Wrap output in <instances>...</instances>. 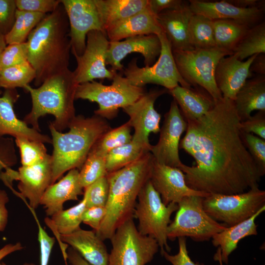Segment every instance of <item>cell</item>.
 Returning a JSON list of instances; mask_svg holds the SVG:
<instances>
[{
  "label": "cell",
  "instance_id": "cell-1",
  "mask_svg": "<svg viewBox=\"0 0 265 265\" xmlns=\"http://www.w3.org/2000/svg\"><path fill=\"white\" fill-rule=\"evenodd\" d=\"M234 101L222 97L200 118L187 121L179 148L195 160L183 163L186 184L210 194L231 195L259 187L262 177L246 149Z\"/></svg>",
  "mask_w": 265,
  "mask_h": 265
},
{
  "label": "cell",
  "instance_id": "cell-2",
  "mask_svg": "<svg viewBox=\"0 0 265 265\" xmlns=\"http://www.w3.org/2000/svg\"><path fill=\"white\" fill-rule=\"evenodd\" d=\"M69 33L67 16L60 2L29 34L26 41L27 61L36 72L35 86L69 69L71 51Z\"/></svg>",
  "mask_w": 265,
  "mask_h": 265
},
{
  "label": "cell",
  "instance_id": "cell-3",
  "mask_svg": "<svg viewBox=\"0 0 265 265\" xmlns=\"http://www.w3.org/2000/svg\"><path fill=\"white\" fill-rule=\"evenodd\" d=\"M154 158L147 152L135 161L107 173L109 193L106 214L96 235L103 241L111 238L117 228L133 218L136 199L150 179Z\"/></svg>",
  "mask_w": 265,
  "mask_h": 265
},
{
  "label": "cell",
  "instance_id": "cell-4",
  "mask_svg": "<svg viewBox=\"0 0 265 265\" xmlns=\"http://www.w3.org/2000/svg\"><path fill=\"white\" fill-rule=\"evenodd\" d=\"M66 133L57 131L52 123L49 129L53 146L51 184L73 169H80L94 144L111 129L108 123L98 115L76 116Z\"/></svg>",
  "mask_w": 265,
  "mask_h": 265
},
{
  "label": "cell",
  "instance_id": "cell-5",
  "mask_svg": "<svg viewBox=\"0 0 265 265\" xmlns=\"http://www.w3.org/2000/svg\"><path fill=\"white\" fill-rule=\"evenodd\" d=\"M78 83L73 71L68 69L46 80L38 87L29 84L24 89L30 95L31 109L24 119L28 125L40 132L38 120L46 114H52L55 120L52 123L61 132L76 116L75 94Z\"/></svg>",
  "mask_w": 265,
  "mask_h": 265
},
{
  "label": "cell",
  "instance_id": "cell-6",
  "mask_svg": "<svg viewBox=\"0 0 265 265\" xmlns=\"http://www.w3.org/2000/svg\"><path fill=\"white\" fill-rule=\"evenodd\" d=\"M110 85H104L95 80L78 84L75 100H87L96 102L99 108L95 115L112 119L122 109L136 102L145 93L143 87L131 84L121 73H116Z\"/></svg>",
  "mask_w": 265,
  "mask_h": 265
},
{
  "label": "cell",
  "instance_id": "cell-7",
  "mask_svg": "<svg viewBox=\"0 0 265 265\" xmlns=\"http://www.w3.org/2000/svg\"><path fill=\"white\" fill-rule=\"evenodd\" d=\"M172 53L180 74L188 83L202 88L215 102L222 98L215 83V71L219 60L232 53L214 47L172 51Z\"/></svg>",
  "mask_w": 265,
  "mask_h": 265
},
{
  "label": "cell",
  "instance_id": "cell-8",
  "mask_svg": "<svg viewBox=\"0 0 265 265\" xmlns=\"http://www.w3.org/2000/svg\"><path fill=\"white\" fill-rule=\"evenodd\" d=\"M137 199L134 215L138 220V232L155 239L160 248V253L164 250L170 252L167 231L171 215L178 209V204L164 205L150 179L141 189Z\"/></svg>",
  "mask_w": 265,
  "mask_h": 265
},
{
  "label": "cell",
  "instance_id": "cell-9",
  "mask_svg": "<svg viewBox=\"0 0 265 265\" xmlns=\"http://www.w3.org/2000/svg\"><path fill=\"white\" fill-rule=\"evenodd\" d=\"M203 199L200 196H187L178 204L174 219L168 226V239L187 237L195 241H207L227 228L206 213Z\"/></svg>",
  "mask_w": 265,
  "mask_h": 265
},
{
  "label": "cell",
  "instance_id": "cell-10",
  "mask_svg": "<svg viewBox=\"0 0 265 265\" xmlns=\"http://www.w3.org/2000/svg\"><path fill=\"white\" fill-rule=\"evenodd\" d=\"M110 240L108 265H145L153 260L159 247L155 239L138 232L133 218L121 224Z\"/></svg>",
  "mask_w": 265,
  "mask_h": 265
},
{
  "label": "cell",
  "instance_id": "cell-11",
  "mask_svg": "<svg viewBox=\"0 0 265 265\" xmlns=\"http://www.w3.org/2000/svg\"><path fill=\"white\" fill-rule=\"evenodd\" d=\"M203 206L212 219L230 227L248 219L265 206V191L255 187L238 194H210L203 198Z\"/></svg>",
  "mask_w": 265,
  "mask_h": 265
},
{
  "label": "cell",
  "instance_id": "cell-12",
  "mask_svg": "<svg viewBox=\"0 0 265 265\" xmlns=\"http://www.w3.org/2000/svg\"><path fill=\"white\" fill-rule=\"evenodd\" d=\"M158 36L161 43V51L158 60L151 66L139 67L137 58L132 59L123 71L125 77L131 84L140 87L149 83L160 85L168 90L179 85L191 87L180 74L171 45L164 32Z\"/></svg>",
  "mask_w": 265,
  "mask_h": 265
},
{
  "label": "cell",
  "instance_id": "cell-13",
  "mask_svg": "<svg viewBox=\"0 0 265 265\" xmlns=\"http://www.w3.org/2000/svg\"><path fill=\"white\" fill-rule=\"evenodd\" d=\"M109 43L105 31L95 30L87 33L83 53L73 54L77 64L73 73L78 84L95 79H113L117 72L108 69L106 63Z\"/></svg>",
  "mask_w": 265,
  "mask_h": 265
},
{
  "label": "cell",
  "instance_id": "cell-14",
  "mask_svg": "<svg viewBox=\"0 0 265 265\" xmlns=\"http://www.w3.org/2000/svg\"><path fill=\"white\" fill-rule=\"evenodd\" d=\"M0 173V177L6 184L12 180L19 181L17 194L23 199H27L28 208L33 210L40 205L42 197L51 184L52 159L50 155L42 161L29 166H21L18 171L10 167Z\"/></svg>",
  "mask_w": 265,
  "mask_h": 265
},
{
  "label": "cell",
  "instance_id": "cell-15",
  "mask_svg": "<svg viewBox=\"0 0 265 265\" xmlns=\"http://www.w3.org/2000/svg\"><path fill=\"white\" fill-rule=\"evenodd\" d=\"M60 2L69 22L71 52L73 54L80 55L85 49L89 32L95 30L105 31L94 0H61Z\"/></svg>",
  "mask_w": 265,
  "mask_h": 265
},
{
  "label": "cell",
  "instance_id": "cell-16",
  "mask_svg": "<svg viewBox=\"0 0 265 265\" xmlns=\"http://www.w3.org/2000/svg\"><path fill=\"white\" fill-rule=\"evenodd\" d=\"M187 125L179 106L173 100L164 115L159 141L155 145H152L150 150L157 162L177 168L182 165L183 163L179 157V149L181 136L186 131Z\"/></svg>",
  "mask_w": 265,
  "mask_h": 265
},
{
  "label": "cell",
  "instance_id": "cell-17",
  "mask_svg": "<svg viewBox=\"0 0 265 265\" xmlns=\"http://www.w3.org/2000/svg\"><path fill=\"white\" fill-rule=\"evenodd\" d=\"M166 92L165 89L151 90L145 92L132 104L123 108L130 117L128 122L134 130L132 140L142 145L150 152L152 145L149 141V134L160 131L161 116L155 108V102Z\"/></svg>",
  "mask_w": 265,
  "mask_h": 265
},
{
  "label": "cell",
  "instance_id": "cell-18",
  "mask_svg": "<svg viewBox=\"0 0 265 265\" xmlns=\"http://www.w3.org/2000/svg\"><path fill=\"white\" fill-rule=\"evenodd\" d=\"M150 181L165 205L170 203L178 204L187 196L205 198L210 195L188 187L186 182L185 174L180 168L159 163L155 159Z\"/></svg>",
  "mask_w": 265,
  "mask_h": 265
},
{
  "label": "cell",
  "instance_id": "cell-19",
  "mask_svg": "<svg viewBox=\"0 0 265 265\" xmlns=\"http://www.w3.org/2000/svg\"><path fill=\"white\" fill-rule=\"evenodd\" d=\"M161 51V43L156 34L142 35L127 38L123 41H109L106 65L114 72L123 71L122 60L132 53H141L145 66L153 65Z\"/></svg>",
  "mask_w": 265,
  "mask_h": 265
},
{
  "label": "cell",
  "instance_id": "cell-20",
  "mask_svg": "<svg viewBox=\"0 0 265 265\" xmlns=\"http://www.w3.org/2000/svg\"><path fill=\"white\" fill-rule=\"evenodd\" d=\"M188 3L193 14L202 15L212 20H232L250 27L259 24L263 16V7L242 8L231 4L227 0H190Z\"/></svg>",
  "mask_w": 265,
  "mask_h": 265
},
{
  "label": "cell",
  "instance_id": "cell-21",
  "mask_svg": "<svg viewBox=\"0 0 265 265\" xmlns=\"http://www.w3.org/2000/svg\"><path fill=\"white\" fill-rule=\"evenodd\" d=\"M257 55L243 61L232 54L219 60L215 69L214 78L223 97L234 100L238 92L251 76L250 66Z\"/></svg>",
  "mask_w": 265,
  "mask_h": 265
},
{
  "label": "cell",
  "instance_id": "cell-22",
  "mask_svg": "<svg viewBox=\"0 0 265 265\" xmlns=\"http://www.w3.org/2000/svg\"><path fill=\"white\" fill-rule=\"evenodd\" d=\"M193 15L189 4L184 2L178 8L164 10L157 16L172 51L193 49L188 36L189 23Z\"/></svg>",
  "mask_w": 265,
  "mask_h": 265
},
{
  "label": "cell",
  "instance_id": "cell-23",
  "mask_svg": "<svg viewBox=\"0 0 265 265\" xmlns=\"http://www.w3.org/2000/svg\"><path fill=\"white\" fill-rule=\"evenodd\" d=\"M19 96L15 89H6L0 97V137L9 135L15 138L25 137L52 144V138L48 135L29 128L24 121L17 117L13 106Z\"/></svg>",
  "mask_w": 265,
  "mask_h": 265
},
{
  "label": "cell",
  "instance_id": "cell-24",
  "mask_svg": "<svg viewBox=\"0 0 265 265\" xmlns=\"http://www.w3.org/2000/svg\"><path fill=\"white\" fill-rule=\"evenodd\" d=\"M78 169H73L56 183L50 185L45 190L40 205L45 208L47 216L63 210V204L70 200H78V196L83 194Z\"/></svg>",
  "mask_w": 265,
  "mask_h": 265
},
{
  "label": "cell",
  "instance_id": "cell-25",
  "mask_svg": "<svg viewBox=\"0 0 265 265\" xmlns=\"http://www.w3.org/2000/svg\"><path fill=\"white\" fill-rule=\"evenodd\" d=\"M163 30L149 5L141 11L115 24L106 31L109 41H119L129 37L149 34L159 35Z\"/></svg>",
  "mask_w": 265,
  "mask_h": 265
},
{
  "label": "cell",
  "instance_id": "cell-26",
  "mask_svg": "<svg viewBox=\"0 0 265 265\" xmlns=\"http://www.w3.org/2000/svg\"><path fill=\"white\" fill-rule=\"evenodd\" d=\"M60 242L76 250L91 265H108L109 254L103 240L94 231L80 229L67 235H59Z\"/></svg>",
  "mask_w": 265,
  "mask_h": 265
},
{
  "label": "cell",
  "instance_id": "cell-27",
  "mask_svg": "<svg viewBox=\"0 0 265 265\" xmlns=\"http://www.w3.org/2000/svg\"><path fill=\"white\" fill-rule=\"evenodd\" d=\"M180 106L181 112L187 121L197 119L210 111L215 101L207 92L192 87L186 88L180 85L168 90Z\"/></svg>",
  "mask_w": 265,
  "mask_h": 265
},
{
  "label": "cell",
  "instance_id": "cell-28",
  "mask_svg": "<svg viewBox=\"0 0 265 265\" xmlns=\"http://www.w3.org/2000/svg\"><path fill=\"white\" fill-rule=\"evenodd\" d=\"M265 210V206L248 219L232 226L227 227L224 230L212 237L213 245L218 247L220 250L223 263L228 264L229 255L237 248L238 242L241 239L258 234L255 220Z\"/></svg>",
  "mask_w": 265,
  "mask_h": 265
},
{
  "label": "cell",
  "instance_id": "cell-29",
  "mask_svg": "<svg viewBox=\"0 0 265 265\" xmlns=\"http://www.w3.org/2000/svg\"><path fill=\"white\" fill-rule=\"evenodd\" d=\"M237 113L243 121L254 110L265 111V78L260 76L247 80L234 100Z\"/></svg>",
  "mask_w": 265,
  "mask_h": 265
},
{
  "label": "cell",
  "instance_id": "cell-30",
  "mask_svg": "<svg viewBox=\"0 0 265 265\" xmlns=\"http://www.w3.org/2000/svg\"><path fill=\"white\" fill-rule=\"evenodd\" d=\"M103 29L145 9L148 0H94Z\"/></svg>",
  "mask_w": 265,
  "mask_h": 265
},
{
  "label": "cell",
  "instance_id": "cell-31",
  "mask_svg": "<svg viewBox=\"0 0 265 265\" xmlns=\"http://www.w3.org/2000/svg\"><path fill=\"white\" fill-rule=\"evenodd\" d=\"M216 47L233 51L246 34L250 26L230 20H212Z\"/></svg>",
  "mask_w": 265,
  "mask_h": 265
},
{
  "label": "cell",
  "instance_id": "cell-32",
  "mask_svg": "<svg viewBox=\"0 0 265 265\" xmlns=\"http://www.w3.org/2000/svg\"><path fill=\"white\" fill-rule=\"evenodd\" d=\"M85 209L86 203L83 198L78 204L54 213L51 219L46 220V222L59 235H69L80 229L81 216Z\"/></svg>",
  "mask_w": 265,
  "mask_h": 265
},
{
  "label": "cell",
  "instance_id": "cell-33",
  "mask_svg": "<svg viewBox=\"0 0 265 265\" xmlns=\"http://www.w3.org/2000/svg\"><path fill=\"white\" fill-rule=\"evenodd\" d=\"M150 152L142 145L132 140L110 151L106 157L107 173L119 170L140 159Z\"/></svg>",
  "mask_w": 265,
  "mask_h": 265
},
{
  "label": "cell",
  "instance_id": "cell-34",
  "mask_svg": "<svg viewBox=\"0 0 265 265\" xmlns=\"http://www.w3.org/2000/svg\"><path fill=\"white\" fill-rule=\"evenodd\" d=\"M188 36L193 49H210L216 47L213 21L199 14L190 18L188 25Z\"/></svg>",
  "mask_w": 265,
  "mask_h": 265
},
{
  "label": "cell",
  "instance_id": "cell-35",
  "mask_svg": "<svg viewBox=\"0 0 265 265\" xmlns=\"http://www.w3.org/2000/svg\"><path fill=\"white\" fill-rule=\"evenodd\" d=\"M46 15L17 9L14 24L4 36L6 46L26 42L31 31Z\"/></svg>",
  "mask_w": 265,
  "mask_h": 265
},
{
  "label": "cell",
  "instance_id": "cell-36",
  "mask_svg": "<svg viewBox=\"0 0 265 265\" xmlns=\"http://www.w3.org/2000/svg\"><path fill=\"white\" fill-rule=\"evenodd\" d=\"M265 53V23L264 22L251 27L233 51L240 60L255 54Z\"/></svg>",
  "mask_w": 265,
  "mask_h": 265
},
{
  "label": "cell",
  "instance_id": "cell-37",
  "mask_svg": "<svg viewBox=\"0 0 265 265\" xmlns=\"http://www.w3.org/2000/svg\"><path fill=\"white\" fill-rule=\"evenodd\" d=\"M36 72L28 62L12 66L0 72V87L5 89H15L25 87L34 80Z\"/></svg>",
  "mask_w": 265,
  "mask_h": 265
},
{
  "label": "cell",
  "instance_id": "cell-38",
  "mask_svg": "<svg viewBox=\"0 0 265 265\" xmlns=\"http://www.w3.org/2000/svg\"><path fill=\"white\" fill-rule=\"evenodd\" d=\"M106 157L91 149L79 171L80 182L83 188L107 175Z\"/></svg>",
  "mask_w": 265,
  "mask_h": 265
},
{
  "label": "cell",
  "instance_id": "cell-39",
  "mask_svg": "<svg viewBox=\"0 0 265 265\" xmlns=\"http://www.w3.org/2000/svg\"><path fill=\"white\" fill-rule=\"evenodd\" d=\"M131 128L127 122L117 128L111 129L98 140L92 149L106 156L111 150L132 140Z\"/></svg>",
  "mask_w": 265,
  "mask_h": 265
},
{
  "label": "cell",
  "instance_id": "cell-40",
  "mask_svg": "<svg viewBox=\"0 0 265 265\" xmlns=\"http://www.w3.org/2000/svg\"><path fill=\"white\" fill-rule=\"evenodd\" d=\"M15 143L19 148L23 166L33 165L43 161L49 155L44 143L25 137H17Z\"/></svg>",
  "mask_w": 265,
  "mask_h": 265
},
{
  "label": "cell",
  "instance_id": "cell-41",
  "mask_svg": "<svg viewBox=\"0 0 265 265\" xmlns=\"http://www.w3.org/2000/svg\"><path fill=\"white\" fill-rule=\"evenodd\" d=\"M83 199L86 208L105 207L109 193V184L107 175L103 177L85 188Z\"/></svg>",
  "mask_w": 265,
  "mask_h": 265
},
{
  "label": "cell",
  "instance_id": "cell-42",
  "mask_svg": "<svg viewBox=\"0 0 265 265\" xmlns=\"http://www.w3.org/2000/svg\"><path fill=\"white\" fill-rule=\"evenodd\" d=\"M243 143L262 177L265 174V140L252 133L241 132Z\"/></svg>",
  "mask_w": 265,
  "mask_h": 265
},
{
  "label": "cell",
  "instance_id": "cell-43",
  "mask_svg": "<svg viewBox=\"0 0 265 265\" xmlns=\"http://www.w3.org/2000/svg\"><path fill=\"white\" fill-rule=\"evenodd\" d=\"M26 61H28L26 42L8 45L2 50L0 55V72L6 68Z\"/></svg>",
  "mask_w": 265,
  "mask_h": 265
},
{
  "label": "cell",
  "instance_id": "cell-44",
  "mask_svg": "<svg viewBox=\"0 0 265 265\" xmlns=\"http://www.w3.org/2000/svg\"><path fill=\"white\" fill-rule=\"evenodd\" d=\"M18 10L44 14L54 11L60 4L59 0H15Z\"/></svg>",
  "mask_w": 265,
  "mask_h": 265
},
{
  "label": "cell",
  "instance_id": "cell-45",
  "mask_svg": "<svg viewBox=\"0 0 265 265\" xmlns=\"http://www.w3.org/2000/svg\"><path fill=\"white\" fill-rule=\"evenodd\" d=\"M17 7L15 0H0V35L5 36L15 20Z\"/></svg>",
  "mask_w": 265,
  "mask_h": 265
},
{
  "label": "cell",
  "instance_id": "cell-46",
  "mask_svg": "<svg viewBox=\"0 0 265 265\" xmlns=\"http://www.w3.org/2000/svg\"><path fill=\"white\" fill-rule=\"evenodd\" d=\"M239 126L241 132L255 134L265 140V111H259L247 119L240 121Z\"/></svg>",
  "mask_w": 265,
  "mask_h": 265
},
{
  "label": "cell",
  "instance_id": "cell-47",
  "mask_svg": "<svg viewBox=\"0 0 265 265\" xmlns=\"http://www.w3.org/2000/svg\"><path fill=\"white\" fill-rule=\"evenodd\" d=\"M34 217L38 225V239L40 249V265H48L55 238L48 235L47 233L40 225L34 210L29 208Z\"/></svg>",
  "mask_w": 265,
  "mask_h": 265
},
{
  "label": "cell",
  "instance_id": "cell-48",
  "mask_svg": "<svg viewBox=\"0 0 265 265\" xmlns=\"http://www.w3.org/2000/svg\"><path fill=\"white\" fill-rule=\"evenodd\" d=\"M12 139L9 138H0V172L16 163V157Z\"/></svg>",
  "mask_w": 265,
  "mask_h": 265
},
{
  "label": "cell",
  "instance_id": "cell-49",
  "mask_svg": "<svg viewBox=\"0 0 265 265\" xmlns=\"http://www.w3.org/2000/svg\"><path fill=\"white\" fill-rule=\"evenodd\" d=\"M178 238V253L171 255L164 250L161 253V255L172 265H197L191 260L188 255L185 237H179Z\"/></svg>",
  "mask_w": 265,
  "mask_h": 265
},
{
  "label": "cell",
  "instance_id": "cell-50",
  "mask_svg": "<svg viewBox=\"0 0 265 265\" xmlns=\"http://www.w3.org/2000/svg\"><path fill=\"white\" fill-rule=\"evenodd\" d=\"M105 214V207L86 208L82 214V222L89 225L96 232L99 229Z\"/></svg>",
  "mask_w": 265,
  "mask_h": 265
},
{
  "label": "cell",
  "instance_id": "cell-51",
  "mask_svg": "<svg viewBox=\"0 0 265 265\" xmlns=\"http://www.w3.org/2000/svg\"><path fill=\"white\" fill-rule=\"evenodd\" d=\"M184 2L181 0H148L150 9L157 16L164 10L178 8Z\"/></svg>",
  "mask_w": 265,
  "mask_h": 265
},
{
  "label": "cell",
  "instance_id": "cell-52",
  "mask_svg": "<svg viewBox=\"0 0 265 265\" xmlns=\"http://www.w3.org/2000/svg\"><path fill=\"white\" fill-rule=\"evenodd\" d=\"M7 193L4 190H0V232L3 231L8 221V211L6 207L9 202Z\"/></svg>",
  "mask_w": 265,
  "mask_h": 265
},
{
  "label": "cell",
  "instance_id": "cell-53",
  "mask_svg": "<svg viewBox=\"0 0 265 265\" xmlns=\"http://www.w3.org/2000/svg\"><path fill=\"white\" fill-rule=\"evenodd\" d=\"M66 253L67 261H68L70 265H91L70 246L67 249Z\"/></svg>",
  "mask_w": 265,
  "mask_h": 265
},
{
  "label": "cell",
  "instance_id": "cell-54",
  "mask_svg": "<svg viewBox=\"0 0 265 265\" xmlns=\"http://www.w3.org/2000/svg\"><path fill=\"white\" fill-rule=\"evenodd\" d=\"M250 72H254L264 76L265 74V53L259 54L257 55L252 63L250 68Z\"/></svg>",
  "mask_w": 265,
  "mask_h": 265
},
{
  "label": "cell",
  "instance_id": "cell-55",
  "mask_svg": "<svg viewBox=\"0 0 265 265\" xmlns=\"http://www.w3.org/2000/svg\"><path fill=\"white\" fill-rule=\"evenodd\" d=\"M231 4L242 8L263 7V2L257 0H227Z\"/></svg>",
  "mask_w": 265,
  "mask_h": 265
},
{
  "label": "cell",
  "instance_id": "cell-56",
  "mask_svg": "<svg viewBox=\"0 0 265 265\" xmlns=\"http://www.w3.org/2000/svg\"><path fill=\"white\" fill-rule=\"evenodd\" d=\"M23 248L22 244L18 242L15 244L9 243L0 249V262L1 260L9 254L19 251Z\"/></svg>",
  "mask_w": 265,
  "mask_h": 265
},
{
  "label": "cell",
  "instance_id": "cell-57",
  "mask_svg": "<svg viewBox=\"0 0 265 265\" xmlns=\"http://www.w3.org/2000/svg\"><path fill=\"white\" fill-rule=\"evenodd\" d=\"M214 259L215 261H217L219 263V265H223V262L221 257V251L219 248H218L216 253L214 256Z\"/></svg>",
  "mask_w": 265,
  "mask_h": 265
},
{
  "label": "cell",
  "instance_id": "cell-58",
  "mask_svg": "<svg viewBox=\"0 0 265 265\" xmlns=\"http://www.w3.org/2000/svg\"><path fill=\"white\" fill-rule=\"evenodd\" d=\"M6 46L5 42L4 37L0 35V47L4 49Z\"/></svg>",
  "mask_w": 265,
  "mask_h": 265
},
{
  "label": "cell",
  "instance_id": "cell-59",
  "mask_svg": "<svg viewBox=\"0 0 265 265\" xmlns=\"http://www.w3.org/2000/svg\"><path fill=\"white\" fill-rule=\"evenodd\" d=\"M3 49H2V48H1L0 47V53H1V52H2V51Z\"/></svg>",
  "mask_w": 265,
  "mask_h": 265
},
{
  "label": "cell",
  "instance_id": "cell-60",
  "mask_svg": "<svg viewBox=\"0 0 265 265\" xmlns=\"http://www.w3.org/2000/svg\"><path fill=\"white\" fill-rule=\"evenodd\" d=\"M66 264V265H68L67 264Z\"/></svg>",
  "mask_w": 265,
  "mask_h": 265
}]
</instances>
